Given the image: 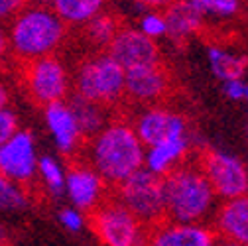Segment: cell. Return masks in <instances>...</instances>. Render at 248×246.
<instances>
[{
  "instance_id": "obj_1",
  "label": "cell",
  "mask_w": 248,
  "mask_h": 246,
  "mask_svg": "<svg viewBox=\"0 0 248 246\" xmlns=\"http://www.w3.org/2000/svg\"><path fill=\"white\" fill-rule=\"evenodd\" d=\"M146 146L140 142L134 126L126 120H108L107 124L89 138L87 164L107 181L116 185L130 173L144 168Z\"/></svg>"
},
{
  "instance_id": "obj_2",
  "label": "cell",
  "mask_w": 248,
  "mask_h": 246,
  "mask_svg": "<svg viewBox=\"0 0 248 246\" xmlns=\"http://www.w3.org/2000/svg\"><path fill=\"white\" fill-rule=\"evenodd\" d=\"M10 53L22 61H32L55 53L67 34V24L47 4H24L10 16L8 24Z\"/></svg>"
},
{
  "instance_id": "obj_3",
  "label": "cell",
  "mask_w": 248,
  "mask_h": 246,
  "mask_svg": "<svg viewBox=\"0 0 248 246\" xmlns=\"http://www.w3.org/2000/svg\"><path fill=\"white\" fill-rule=\"evenodd\" d=\"M166 219L207 223L217 209V195L197 164H181L164 175Z\"/></svg>"
},
{
  "instance_id": "obj_4",
  "label": "cell",
  "mask_w": 248,
  "mask_h": 246,
  "mask_svg": "<svg viewBox=\"0 0 248 246\" xmlns=\"http://www.w3.org/2000/svg\"><path fill=\"white\" fill-rule=\"evenodd\" d=\"M124 69L108 53L87 57L75 73V95L103 107H114L124 99Z\"/></svg>"
},
{
  "instance_id": "obj_5",
  "label": "cell",
  "mask_w": 248,
  "mask_h": 246,
  "mask_svg": "<svg viewBox=\"0 0 248 246\" xmlns=\"http://www.w3.org/2000/svg\"><path fill=\"white\" fill-rule=\"evenodd\" d=\"M114 199H118L148 229L166 219L164 177L148 171L146 168H140L116 183Z\"/></svg>"
},
{
  "instance_id": "obj_6",
  "label": "cell",
  "mask_w": 248,
  "mask_h": 246,
  "mask_svg": "<svg viewBox=\"0 0 248 246\" xmlns=\"http://www.w3.org/2000/svg\"><path fill=\"white\" fill-rule=\"evenodd\" d=\"M91 231L107 246H142L148 242V227L114 197L91 211Z\"/></svg>"
},
{
  "instance_id": "obj_7",
  "label": "cell",
  "mask_w": 248,
  "mask_h": 246,
  "mask_svg": "<svg viewBox=\"0 0 248 246\" xmlns=\"http://www.w3.org/2000/svg\"><path fill=\"white\" fill-rule=\"evenodd\" d=\"M217 199H232L248 193V168L238 156L223 150L205 152L199 164Z\"/></svg>"
},
{
  "instance_id": "obj_8",
  "label": "cell",
  "mask_w": 248,
  "mask_h": 246,
  "mask_svg": "<svg viewBox=\"0 0 248 246\" xmlns=\"http://www.w3.org/2000/svg\"><path fill=\"white\" fill-rule=\"evenodd\" d=\"M24 79L30 97L42 107L55 101H63L69 95V71L63 61L55 57V53L28 61Z\"/></svg>"
},
{
  "instance_id": "obj_9",
  "label": "cell",
  "mask_w": 248,
  "mask_h": 246,
  "mask_svg": "<svg viewBox=\"0 0 248 246\" xmlns=\"http://www.w3.org/2000/svg\"><path fill=\"white\" fill-rule=\"evenodd\" d=\"M38 144L30 130H16L0 144V173L8 179L28 185L38 175Z\"/></svg>"
},
{
  "instance_id": "obj_10",
  "label": "cell",
  "mask_w": 248,
  "mask_h": 246,
  "mask_svg": "<svg viewBox=\"0 0 248 246\" xmlns=\"http://www.w3.org/2000/svg\"><path fill=\"white\" fill-rule=\"evenodd\" d=\"M132 126L144 146H152L170 138L187 136V122H185V118L173 112L171 108L162 107L160 103L146 105V108L136 116Z\"/></svg>"
},
{
  "instance_id": "obj_11",
  "label": "cell",
  "mask_w": 248,
  "mask_h": 246,
  "mask_svg": "<svg viewBox=\"0 0 248 246\" xmlns=\"http://www.w3.org/2000/svg\"><path fill=\"white\" fill-rule=\"evenodd\" d=\"M170 91V75L160 63H146L126 69L124 75V97L138 105L162 103Z\"/></svg>"
},
{
  "instance_id": "obj_12",
  "label": "cell",
  "mask_w": 248,
  "mask_h": 246,
  "mask_svg": "<svg viewBox=\"0 0 248 246\" xmlns=\"http://www.w3.org/2000/svg\"><path fill=\"white\" fill-rule=\"evenodd\" d=\"M107 51L124 69L146 63H158L160 61V47L156 40L148 38L138 28L132 26H120L112 42L108 44Z\"/></svg>"
},
{
  "instance_id": "obj_13",
  "label": "cell",
  "mask_w": 248,
  "mask_h": 246,
  "mask_svg": "<svg viewBox=\"0 0 248 246\" xmlns=\"http://www.w3.org/2000/svg\"><path fill=\"white\" fill-rule=\"evenodd\" d=\"M107 181L89 164H77L65 173L63 193L67 195L71 205L81 209L83 213H91L97 205H101L107 199Z\"/></svg>"
},
{
  "instance_id": "obj_14",
  "label": "cell",
  "mask_w": 248,
  "mask_h": 246,
  "mask_svg": "<svg viewBox=\"0 0 248 246\" xmlns=\"http://www.w3.org/2000/svg\"><path fill=\"white\" fill-rule=\"evenodd\" d=\"M217 234L207 223H179L164 219L148 229V242L154 246H211Z\"/></svg>"
},
{
  "instance_id": "obj_15",
  "label": "cell",
  "mask_w": 248,
  "mask_h": 246,
  "mask_svg": "<svg viewBox=\"0 0 248 246\" xmlns=\"http://www.w3.org/2000/svg\"><path fill=\"white\" fill-rule=\"evenodd\" d=\"M213 231L217 240L248 246V193L225 199L213 213Z\"/></svg>"
},
{
  "instance_id": "obj_16",
  "label": "cell",
  "mask_w": 248,
  "mask_h": 246,
  "mask_svg": "<svg viewBox=\"0 0 248 246\" xmlns=\"http://www.w3.org/2000/svg\"><path fill=\"white\" fill-rule=\"evenodd\" d=\"M44 120L47 132L55 144V148L63 154L71 156L83 144V134L77 124V118L69 107V101H55L44 107Z\"/></svg>"
},
{
  "instance_id": "obj_17",
  "label": "cell",
  "mask_w": 248,
  "mask_h": 246,
  "mask_svg": "<svg viewBox=\"0 0 248 246\" xmlns=\"http://www.w3.org/2000/svg\"><path fill=\"white\" fill-rule=\"evenodd\" d=\"M191 148L189 136H181V138H170L162 140L158 144L146 146L144 152V168L156 175H168L171 169L181 166L185 162Z\"/></svg>"
},
{
  "instance_id": "obj_18",
  "label": "cell",
  "mask_w": 248,
  "mask_h": 246,
  "mask_svg": "<svg viewBox=\"0 0 248 246\" xmlns=\"http://www.w3.org/2000/svg\"><path fill=\"white\" fill-rule=\"evenodd\" d=\"M168 22V36L175 44H185L203 30V16L191 6L189 0H177L164 10Z\"/></svg>"
},
{
  "instance_id": "obj_19",
  "label": "cell",
  "mask_w": 248,
  "mask_h": 246,
  "mask_svg": "<svg viewBox=\"0 0 248 246\" xmlns=\"http://www.w3.org/2000/svg\"><path fill=\"white\" fill-rule=\"evenodd\" d=\"M207 63L211 73L221 81L246 77V71H248V57H244L242 53L225 49L223 46H217V44L209 46L207 49Z\"/></svg>"
},
{
  "instance_id": "obj_20",
  "label": "cell",
  "mask_w": 248,
  "mask_h": 246,
  "mask_svg": "<svg viewBox=\"0 0 248 246\" xmlns=\"http://www.w3.org/2000/svg\"><path fill=\"white\" fill-rule=\"evenodd\" d=\"M69 107L77 118V124L81 128V134L85 140H89L91 136H95L107 122H108V112H107V107L99 105V103H93V101H87L83 97H73L69 101Z\"/></svg>"
},
{
  "instance_id": "obj_21",
  "label": "cell",
  "mask_w": 248,
  "mask_h": 246,
  "mask_svg": "<svg viewBox=\"0 0 248 246\" xmlns=\"http://www.w3.org/2000/svg\"><path fill=\"white\" fill-rule=\"evenodd\" d=\"M51 8L67 26H85L93 16L105 10V0H55Z\"/></svg>"
},
{
  "instance_id": "obj_22",
  "label": "cell",
  "mask_w": 248,
  "mask_h": 246,
  "mask_svg": "<svg viewBox=\"0 0 248 246\" xmlns=\"http://www.w3.org/2000/svg\"><path fill=\"white\" fill-rule=\"evenodd\" d=\"M85 36L87 40L97 46V47H108V44L112 42L116 30L120 28L118 20L112 14H107L105 10L99 12L97 16H93L85 26Z\"/></svg>"
},
{
  "instance_id": "obj_23",
  "label": "cell",
  "mask_w": 248,
  "mask_h": 246,
  "mask_svg": "<svg viewBox=\"0 0 248 246\" xmlns=\"http://www.w3.org/2000/svg\"><path fill=\"white\" fill-rule=\"evenodd\" d=\"M191 6L203 16V20L227 22L238 16L242 0H189Z\"/></svg>"
},
{
  "instance_id": "obj_24",
  "label": "cell",
  "mask_w": 248,
  "mask_h": 246,
  "mask_svg": "<svg viewBox=\"0 0 248 246\" xmlns=\"http://www.w3.org/2000/svg\"><path fill=\"white\" fill-rule=\"evenodd\" d=\"M65 173L67 169L63 168L57 158L53 156H40L38 160V175L42 185H46V189L51 195H61L65 187Z\"/></svg>"
},
{
  "instance_id": "obj_25",
  "label": "cell",
  "mask_w": 248,
  "mask_h": 246,
  "mask_svg": "<svg viewBox=\"0 0 248 246\" xmlns=\"http://www.w3.org/2000/svg\"><path fill=\"white\" fill-rule=\"evenodd\" d=\"M28 207L24 185L0 173V213H16Z\"/></svg>"
},
{
  "instance_id": "obj_26",
  "label": "cell",
  "mask_w": 248,
  "mask_h": 246,
  "mask_svg": "<svg viewBox=\"0 0 248 246\" xmlns=\"http://www.w3.org/2000/svg\"><path fill=\"white\" fill-rule=\"evenodd\" d=\"M142 34H146L148 38H152V40H162V38H166L168 36V22H166V16H164V10H148L142 18H140V22H138V26H136Z\"/></svg>"
},
{
  "instance_id": "obj_27",
  "label": "cell",
  "mask_w": 248,
  "mask_h": 246,
  "mask_svg": "<svg viewBox=\"0 0 248 246\" xmlns=\"http://www.w3.org/2000/svg\"><path fill=\"white\" fill-rule=\"evenodd\" d=\"M57 219H59V225L63 227L65 231H69L71 234H79L87 227L85 213L81 209H77V207H65V209H61L59 215H57Z\"/></svg>"
},
{
  "instance_id": "obj_28",
  "label": "cell",
  "mask_w": 248,
  "mask_h": 246,
  "mask_svg": "<svg viewBox=\"0 0 248 246\" xmlns=\"http://www.w3.org/2000/svg\"><path fill=\"white\" fill-rule=\"evenodd\" d=\"M18 130V116L12 108L2 107L0 108V144L6 142Z\"/></svg>"
},
{
  "instance_id": "obj_29",
  "label": "cell",
  "mask_w": 248,
  "mask_h": 246,
  "mask_svg": "<svg viewBox=\"0 0 248 246\" xmlns=\"http://www.w3.org/2000/svg\"><path fill=\"white\" fill-rule=\"evenodd\" d=\"M244 89H246V79L236 77V79H227L223 81V93L229 101L244 103Z\"/></svg>"
},
{
  "instance_id": "obj_30",
  "label": "cell",
  "mask_w": 248,
  "mask_h": 246,
  "mask_svg": "<svg viewBox=\"0 0 248 246\" xmlns=\"http://www.w3.org/2000/svg\"><path fill=\"white\" fill-rule=\"evenodd\" d=\"M26 4V0H0V22L10 20L14 12H18Z\"/></svg>"
},
{
  "instance_id": "obj_31",
  "label": "cell",
  "mask_w": 248,
  "mask_h": 246,
  "mask_svg": "<svg viewBox=\"0 0 248 246\" xmlns=\"http://www.w3.org/2000/svg\"><path fill=\"white\" fill-rule=\"evenodd\" d=\"M134 2L146 10H166L168 6L177 2V0H134Z\"/></svg>"
},
{
  "instance_id": "obj_32",
  "label": "cell",
  "mask_w": 248,
  "mask_h": 246,
  "mask_svg": "<svg viewBox=\"0 0 248 246\" xmlns=\"http://www.w3.org/2000/svg\"><path fill=\"white\" fill-rule=\"evenodd\" d=\"M10 53V44H8V30L0 22V59Z\"/></svg>"
},
{
  "instance_id": "obj_33",
  "label": "cell",
  "mask_w": 248,
  "mask_h": 246,
  "mask_svg": "<svg viewBox=\"0 0 248 246\" xmlns=\"http://www.w3.org/2000/svg\"><path fill=\"white\" fill-rule=\"evenodd\" d=\"M8 101H10V95H8V89L0 83V108L2 107H8Z\"/></svg>"
},
{
  "instance_id": "obj_34",
  "label": "cell",
  "mask_w": 248,
  "mask_h": 246,
  "mask_svg": "<svg viewBox=\"0 0 248 246\" xmlns=\"http://www.w3.org/2000/svg\"><path fill=\"white\" fill-rule=\"evenodd\" d=\"M36 2H40V4H47V6H51L55 0H36Z\"/></svg>"
},
{
  "instance_id": "obj_35",
  "label": "cell",
  "mask_w": 248,
  "mask_h": 246,
  "mask_svg": "<svg viewBox=\"0 0 248 246\" xmlns=\"http://www.w3.org/2000/svg\"><path fill=\"white\" fill-rule=\"evenodd\" d=\"M4 236H6V231H4V227H2V225H0V242L4 240Z\"/></svg>"
},
{
  "instance_id": "obj_36",
  "label": "cell",
  "mask_w": 248,
  "mask_h": 246,
  "mask_svg": "<svg viewBox=\"0 0 248 246\" xmlns=\"http://www.w3.org/2000/svg\"><path fill=\"white\" fill-rule=\"evenodd\" d=\"M244 103L248 105V81H246V89H244Z\"/></svg>"
},
{
  "instance_id": "obj_37",
  "label": "cell",
  "mask_w": 248,
  "mask_h": 246,
  "mask_svg": "<svg viewBox=\"0 0 248 246\" xmlns=\"http://www.w3.org/2000/svg\"><path fill=\"white\" fill-rule=\"evenodd\" d=\"M246 168H248V162H246Z\"/></svg>"
}]
</instances>
